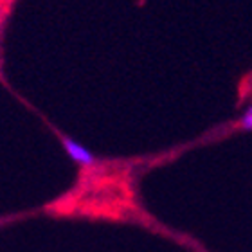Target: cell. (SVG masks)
Returning a JSON list of instances; mask_svg holds the SVG:
<instances>
[{
	"label": "cell",
	"instance_id": "obj_1",
	"mask_svg": "<svg viewBox=\"0 0 252 252\" xmlns=\"http://www.w3.org/2000/svg\"><path fill=\"white\" fill-rule=\"evenodd\" d=\"M63 148L74 162L83 166V168H90L95 164V157L94 153L90 152L89 148H85L83 144H79L78 141H74L70 137H63Z\"/></svg>",
	"mask_w": 252,
	"mask_h": 252
},
{
	"label": "cell",
	"instance_id": "obj_2",
	"mask_svg": "<svg viewBox=\"0 0 252 252\" xmlns=\"http://www.w3.org/2000/svg\"><path fill=\"white\" fill-rule=\"evenodd\" d=\"M242 128L245 130H252V106H249L247 112L242 117Z\"/></svg>",
	"mask_w": 252,
	"mask_h": 252
}]
</instances>
